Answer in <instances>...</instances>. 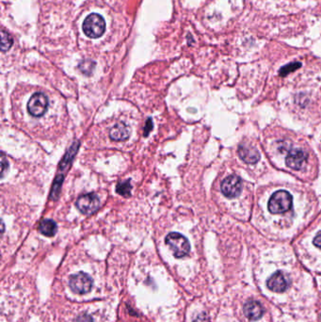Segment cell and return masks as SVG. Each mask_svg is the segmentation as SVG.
I'll return each mask as SVG.
<instances>
[{"instance_id": "1", "label": "cell", "mask_w": 321, "mask_h": 322, "mask_svg": "<svg viewBox=\"0 0 321 322\" xmlns=\"http://www.w3.org/2000/svg\"><path fill=\"white\" fill-rule=\"evenodd\" d=\"M292 195L287 191H278L272 194L269 201V212L272 214H282L292 208Z\"/></svg>"}, {"instance_id": "2", "label": "cell", "mask_w": 321, "mask_h": 322, "mask_svg": "<svg viewBox=\"0 0 321 322\" xmlns=\"http://www.w3.org/2000/svg\"><path fill=\"white\" fill-rule=\"evenodd\" d=\"M165 242L173 251L176 258H181L190 253L191 245L189 240L179 233H170L166 236Z\"/></svg>"}, {"instance_id": "3", "label": "cell", "mask_w": 321, "mask_h": 322, "mask_svg": "<svg viewBox=\"0 0 321 322\" xmlns=\"http://www.w3.org/2000/svg\"><path fill=\"white\" fill-rule=\"evenodd\" d=\"M82 28L86 36L96 39L104 34L106 22L101 15L97 13H92L84 20Z\"/></svg>"}, {"instance_id": "4", "label": "cell", "mask_w": 321, "mask_h": 322, "mask_svg": "<svg viewBox=\"0 0 321 322\" xmlns=\"http://www.w3.org/2000/svg\"><path fill=\"white\" fill-rule=\"evenodd\" d=\"M48 98L42 93H36L27 103V110L34 117H42L47 110Z\"/></svg>"}, {"instance_id": "5", "label": "cell", "mask_w": 321, "mask_h": 322, "mask_svg": "<svg viewBox=\"0 0 321 322\" xmlns=\"http://www.w3.org/2000/svg\"><path fill=\"white\" fill-rule=\"evenodd\" d=\"M76 206L82 214L92 215L99 209L100 200L96 193H88L78 198Z\"/></svg>"}, {"instance_id": "6", "label": "cell", "mask_w": 321, "mask_h": 322, "mask_svg": "<svg viewBox=\"0 0 321 322\" xmlns=\"http://www.w3.org/2000/svg\"><path fill=\"white\" fill-rule=\"evenodd\" d=\"M69 286L74 292L78 294H84L88 293L92 289L93 280L87 273L78 272L70 277Z\"/></svg>"}, {"instance_id": "7", "label": "cell", "mask_w": 321, "mask_h": 322, "mask_svg": "<svg viewBox=\"0 0 321 322\" xmlns=\"http://www.w3.org/2000/svg\"><path fill=\"white\" fill-rule=\"evenodd\" d=\"M242 180L237 175H230L222 181L220 189L228 198H235L242 192Z\"/></svg>"}, {"instance_id": "8", "label": "cell", "mask_w": 321, "mask_h": 322, "mask_svg": "<svg viewBox=\"0 0 321 322\" xmlns=\"http://www.w3.org/2000/svg\"><path fill=\"white\" fill-rule=\"evenodd\" d=\"M307 160V154L304 150L299 148L291 149L286 157V164L287 167L293 170L303 169Z\"/></svg>"}, {"instance_id": "9", "label": "cell", "mask_w": 321, "mask_h": 322, "mask_svg": "<svg viewBox=\"0 0 321 322\" xmlns=\"http://www.w3.org/2000/svg\"><path fill=\"white\" fill-rule=\"evenodd\" d=\"M267 285L271 291L281 293L286 291L288 288L289 281L282 271H277L270 276L267 282Z\"/></svg>"}, {"instance_id": "10", "label": "cell", "mask_w": 321, "mask_h": 322, "mask_svg": "<svg viewBox=\"0 0 321 322\" xmlns=\"http://www.w3.org/2000/svg\"><path fill=\"white\" fill-rule=\"evenodd\" d=\"M239 157L248 164H255L260 159V154L257 149L250 144H240L237 149Z\"/></svg>"}, {"instance_id": "11", "label": "cell", "mask_w": 321, "mask_h": 322, "mask_svg": "<svg viewBox=\"0 0 321 322\" xmlns=\"http://www.w3.org/2000/svg\"><path fill=\"white\" fill-rule=\"evenodd\" d=\"M264 312V307L257 301L249 300L244 305V314L251 321L259 320L262 318Z\"/></svg>"}, {"instance_id": "12", "label": "cell", "mask_w": 321, "mask_h": 322, "mask_svg": "<svg viewBox=\"0 0 321 322\" xmlns=\"http://www.w3.org/2000/svg\"><path fill=\"white\" fill-rule=\"evenodd\" d=\"M130 128L123 122L114 125L109 132V137L116 141H123L129 138Z\"/></svg>"}, {"instance_id": "13", "label": "cell", "mask_w": 321, "mask_h": 322, "mask_svg": "<svg viewBox=\"0 0 321 322\" xmlns=\"http://www.w3.org/2000/svg\"><path fill=\"white\" fill-rule=\"evenodd\" d=\"M57 223L52 219H44L39 225V231L45 236H53L57 233Z\"/></svg>"}, {"instance_id": "14", "label": "cell", "mask_w": 321, "mask_h": 322, "mask_svg": "<svg viewBox=\"0 0 321 322\" xmlns=\"http://www.w3.org/2000/svg\"><path fill=\"white\" fill-rule=\"evenodd\" d=\"M78 147H79V142L77 141L75 142L71 147H70L69 151L66 153L65 157H63L62 161H61V165H60V168L61 170H64L67 166H69L70 163L72 162L73 158L76 156L77 152H78Z\"/></svg>"}, {"instance_id": "15", "label": "cell", "mask_w": 321, "mask_h": 322, "mask_svg": "<svg viewBox=\"0 0 321 322\" xmlns=\"http://www.w3.org/2000/svg\"><path fill=\"white\" fill-rule=\"evenodd\" d=\"M63 182V175H58L55 179V182L53 184L52 191H51V199L52 200H57L60 192H61V185Z\"/></svg>"}, {"instance_id": "16", "label": "cell", "mask_w": 321, "mask_h": 322, "mask_svg": "<svg viewBox=\"0 0 321 322\" xmlns=\"http://www.w3.org/2000/svg\"><path fill=\"white\" fill-rule=\"evenodd\" d=\"M1 36H2V38H1V43H2L1 49H2L3 52L8 51L10 48V46L12 45V39H11L10 35L8 32H6L5 30L1 31Z\"/></svg>"}, {"instance_id": "17", "label": "cell", "mask_w": 321, "mask_h": 322, "mask_svg": "<svg viewBox=\"0 0 321 322\" xmlns=\"http://www.w3.org/2000/svg\"><path fill=\"white\" fill-rule=\"evenodd\" d=\"M131 187L130 182L129 181H124V182H122V183H119L117 185L116 187V191L117 192L122 195V196H124V197H127L130 195Z\"/></svg>"}, {"instance_id": "18", "label": "cell", "mask_w": 321, "mask_h": 322, "mask_svg": "<svg viewBox=\"0 0 321 322\" xmlns=\"http://www.w3.org/2000/svg\"><path fill=\"white\" fill-rule=\"evenodd\" d=\"M302 66L301 62H293V63H289L286 66H284L283 68L280 70V76L282 77H286L289 73L294 72L297 69H299Z\"/></svg>"}, {"instance_id": "19", "label": "cell", "mask_w": 321, "mask_h": 322, "mask_svg": "<svg viewBox=\"0 0 321 322\" xmlns=\"http://www.w3.org/2000/svg\"><path fill=\"white\" fill-rule=\"evenodd\" d=\"M95 67V62L90 61H82L79 65V69L84 74H91Z\"/></svg>"}, {"instance_id": "20", "label": "cell", "mask_w": 321, "mask_h": 322, "mask_svg": "<svg viewBox=\"0 0 321 322\" xmlns=\"http://www.w3.org/2000/svg\"><path fill=\"white\" fill-rule=\"evenodd\" d=\"M76 322H94L93 319L91 318V316H89L87 314H84V315H81L77 318L76 320Z\"/></svg>"}, {"instance_id": "21", "label": "cell", "mask_w": 321, "mask_h": 322, "mask_svg": "<svg viewBox=\"0 0 321 322\" xmlns=\"http://www.w3.org/2000/svg\"><path fill=\"white\" fill-rule=\"evenodd\" d=\"M153 128V122H152V119H148L147 122H146V125L144 127V136H147L149 134V132L152 130Z\"/></svg>"}, {"instance_id": "22", "label": "cell", "mask_w": 321, "mask_h": 322, "mask_svg": "<svg viewBox=\"0 0 321 322\" xmlns=\"http://www.w3.org/2000/svg\"><path fill=\"white\" fill-rule=\"evenodd\" d=\"M314 245L316 246V247H318V248H320V249H321V231L318 234V235H316V237H315V239H314Z\"/></svg>"}, {"instance_id": "23", "label": "cell", "mask_w": 321, "mask_h": 322, "mask_svg": "<svg viewBox=\"0 0 321 322\" xmlns=\"http://www.w3.org/2000/svg\"><path fill=\"white\" fill-rule=\"evenodd\" d=\"M203 316V315H202ZM202 316H200V317H198V319L195 321L194 322H206V321L204 320V321H201L202 320Z\"/></svg>"}]
</instances>
